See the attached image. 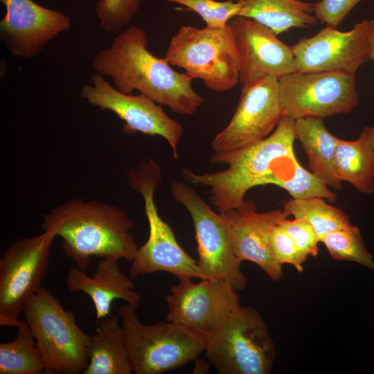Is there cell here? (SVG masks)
Wrapping results in <instances>:
<instances>
[{
    "instance_id": "1",
    "label": "cell",
    "mask_w": 374,
    "mask_h": 374,
    "mask_svg": "<svg viewBox=\"0 0 374 374\" xmlns=\"http://www.w3.org/2000/svg\"><path fill=\"white\" fill-rule=\"evenodd\" d=\"M148 46L145 30L138 26H130L93 55L92 68L109 78L122 93L136 90L176 114H194L205 99L193 89V79L186 73L175 71L164 57H156Z\"/></svg>"
},
{
    "instance_id": "2",
    "label": "cell",
    "mask_w": 374,
    "mask_h": 374,
    "mask_svg": "<svg viewBox=\"0 0 374 374\" xmlns=\"http://www.w3.org/2000/svg\"><path fill=\"white\" fill-rule=\"evenodd\" d=\"M133 221L117 206L98 200L73 198L44 215L42 230L53 228L62 238L65 256L84 270L90 258L131 262L139 246L130 231Z\"/></svg>"
},
{
    "instance_id": "3",
    "label": "cell",
    "mask_w": 374,
    "mask_h": 374,
    "mask_svg": "<svg viewBox=\"0 0 374 374\" xmlns=\"http://www.w3.org/2000/svg\"><path fill=\"white\" fill-rule=\"evenodd\" d=\"M295 140L294 120L284 116L264 139L233 151L213 152L210 161L226 164L224 170L199 175L184 168L182 177L188 183L208 187L210 200L220 213L240 208L245 204L246 193L276 172L275 165L297 159Z\"/></svg>"
},
{
    "instance_id": "4",
    "label": "cell",
    "mask_w": 374,
    "mask_h": 374,
    "mask_svg": "<svg viewBox=\"0 0 374 374\" xmlns=\"http://www.w3.org/2000/svg\"><path fill=\"white\" fill-rule=\"evenodd\" d=\"M126 348L133 373L161 374L195 360L205 350L206 336L172 321L145 325L136 308L119 310Z\"/></svg>"
},
{
    "instance_id": "5",
    "label": "cell",
    "mask_w": 374,
    "mask_h": 374,
    "mask_svg": "<svg viewBox=\"0 0 374 374\" xmlns=\"http://www.w3.org/2000/svg\"><path fill=\"white\" fill-rule=\"evenodd\" d=\"M126 173L130 187L143 197L149 224L148 238L131 262L130 277L135 280L163 271L177 278H204L197 261L179 245L171 227L158 213L154 196L162 179L159 165L152 159L144 160Z\"/></svg>"
},
{
    "instance_id": "6",
    "label": "cell",
    "mask_w": 374,
    "mask_h": 374,
    "mask_svg": "<svg viewBox=\"0 0 374 374\" xmlns=\"http://www.w3.org/2000/svg\"><path fill=\"white\" fill-rule=\"evenodd\" d=\"M25 321L45 363V373H83L89 364L91 336L77 324L47 289L41 287L25 303Z\"/></svg>"
},
{
    "instance_id": "7",
    "label": "cell",
    "mask_w": 374,
    "mask_h": 374,
    "mask_svg": "<svg viewBox=\"0 0 374 374\" xmlns=\"http://www.w3.org/2000/svg\"><path fill=\"white\" fill-rule=\"evenodd\" d=\"M204 351L220 374H269L276 357L262 317L241 305L206 335Z\"/></svg>"
},
{
    "instance_id": "8",
    "label": "cell",
    "mask_w": 374,
    "mask_h": 374,
    "mask_svg": "<svg viewBox=\"0 0 374 374\" xmlns=\"http://www.w3.org/2000/svg\"><path fill=\"white\" fill-rule=\"evenodd\" d=\"M163 57L215 92L228 91L240 81L239 54L229 23L220 28L181 26Z\"/></svg>"
},
{
    "instance_id": "9",
    "label": "cell",
    "mask_w": 374,
    "mask_h": 374,
    "mask_svg": "<svg viewBox=\"0 0 374 374\" xmlns=\"http://www.w3.org/2000/svg\"><path fill=\"white\" fill-rule=\"evenodd\" d=\"M37 236L15 240L0 259V325L18 328L26 301L41 287L47 271L53 228Z\"/></svg>"
},
{
    "instance_id": "10",
    "label": "cell",
    "mask_w": 374,
    "mask_h": 374,
    "mask_svg": "<svg viewBox=\"0 0 374 374\" xmlns=\"http://www.w3.org/2000/svg\"><path fill=\"white\" fill-rule=\"evenodd\" d=\"M170 193L193 220L199 256L197 261L204 278L227 281L237 291L245 288L247 278L233 251L228 226L222 215L213 211L186 181H174Z\"/></svg>"
},
{
    "instance_id": "11",
    "label": "cell",
    "mask_w": 374,
    "mask_h": 374,
    "mask_svg": "<svg viewBox=\"0 0 374 374\" xmlns=\"http://www.w3.org/2000/svg\"><path fill=\"white\" fill-rule=\"evenodd\" d=\"M283 116L325 118L352 111L358 104L354 74L295 71L278 79Z\"/></svg>"
},
{
    "instance_id": "12",
    "label": "cell",
    "mask_w": 374,
    "mask_h": 374,
    "mask_svg": "<svg viewBox=\"0 0 374 374\" xmlns=\"http://www.w3.org/2000/svg\"><path fill=\"white\" fill-rule=\"evenodd\" d=\"M80 97L100 110L117 115L125 123L124 133L141 132L163 138L170 146L174 159H178L183 127L150 98L141 93H122L97 73L91 76L90 83L82 86Z\"/></svg>"
},
{
    "instance_id": "13",
    "label": "cell",
    "mask_w": 374,
    "mask_h": 374,
    "mask_svg": "<svg viewBox=\"0 0 374 374\" xmlns=\"http://www.w3.org/2000/svg\"><path fill=\"white\" fill-rule=\"evenodd\" d=\"M283 117L278 79L264 77L242 87L236 109L211 141V148L226 152L255 143L271 134Z\"/></svg>"
},
{
    "instance_id": "14",
    "label": "cell",
    "mask_w": 374,
    "mask_h": 374,
    "mask_svg": "<svg viewBox=\"0 0 374 374\" xmlns=\"http://www.w3.org/2000/svg\"><path fill=\"white\" fill-rule=\"evenodd\" d=\"M178 280L165 299L167 321L206 336L240 305L238 291L227 281L203 278L194 283L188 277Z\"/></svg>"
},
{
    "instance_id": "15",
    "label": "cell",
    "mask_w": 374,
    "mask_h": 374,
    "mask_svg": "<svg viewBox=\"0 0 374 374\" xmlns=\"http://www.w3.org/2000/svg\"><path fill=\"white\" fill-rule=\"evenodd\" d=\"M296 71H340L354 74L370 60L369 22L364 19L349 30L326 26L292 46Z\"/></svg>"
},
{
    "instance_id": "16",
    "label": "cell",
    "mask_w": 374,
    "mask_h": 374,
    "mask_svg": "<svg viewBox=\"0 0 374 374\" xmlns=\"http://www.w3.org/2000/svg\"><path fill=\"white\" fill-rule=\"evenodd\" d=\"M0 1L6 8L0 21V38L16 57H36L51 40L71 29L69 17L33 0Z\"/></svg>"
},
{
    "instance_id": "17",
    "label": "cell",
    "mask_w": 374,
    "mask_h": 374,
    "mask_svg": "<svg viewBox=\"0 0 374 374\" xmlns=\"http://www.w3.org/2000/svg\"><path fill=\"white\" fill-rule=\"evenodd\" d=\"M240 58V81L247 86L266 76L278 79L296 71L292 46L271 29L249 18L237 15L230 21Z\"/></svg>"
},
{
    "instance_id": "18",
    "label": "cell",
    "mask_w": 374,
    "mask_h": 374,
    "mask_svg": "<svg viewBox=\"0 0 374 374\" xmlns=\"http://www.w3.org/2000/svg\"><path fill=\"white\" fill-rule=\"evenodd\" d=\"M229 229L233 251L240 262L257 265L274 282L283 278L282 265L274 260L270 248L273 227L288 217L283 209L258 213L251 201L240 208L220 213Z\"/></svg>"
},
{
    "instance_id": "19",
    "label": "cell",
    "mask_w": 374,
    "mask_h": 374,
    "mask_svg": "<svg viewBox=\"0 0 374 374\" xmlns=\"http://www.w3.org/2000/svg\"><path fill=\"white\" fill-rule=\"evenodd\" d=\"M66 283L70 292H83L91 298L96 323L109 315L114 300L125 301L136 308L141 302L140 294L134 290L133 279L122 271L118 260L102 258L92 276L77 267H72L67 272Z\"/></svg>"
},
{
    "instance_id": "20",
    "label": "cell",
    "mask_w": 374,
    "mask_h": 374,
    "mask_svg": "<svg viewBox=\"0 0 374 374\" xmlns=\"http://www.w3.org/2000/svg\"><path fill=\"white\" fill-rule=\"evenodd\" d=\"M96 323L88 346L89 364L82 374L132 373L118 317L109 315Z\"/></svg>"
},
{
    "instance_id": "21",
    "label": "cell",
    "mask_w": 374,
    "mask_h": 374,
    "mask_svg": "<svg viewBox=\"0 0 374 374\" xmlns=\"http://www.w3.org/2000/svg\"><path fill=\"white\" fill-rule=\"evenodd\" d=\"M296 139L305 152L309 168L328 186L341 190V181L335 169V156L339 138L325 127L322 118L305 117L294 120Z\"/></svg>"
},
{
    "instance_id": "22",
    "label": "cell",
    "mask_w": 374,
    "mask_h": 374,
    "mask_svg": "<svg viewBox=\"0 0 374 374\" xmlns=\"http://www.w3.org/2000/svg\"><path fill=\"white\" fill-rule=\"evenodd\" d=\"M337 178L362 193H374V124L354 141L339 139L335 156Z\"/></svg>"
},
{
    "instance_id": "23",
    "label": "cell",
    "mask_w": 374,
    "mask_h": 374,
    "mask_svg": "<svg viewBox=\"0 0 374 374\" xmlns=\"http://www.w3.org/2000/svg\"><path fill=\"white\" fill-rule=\"evenodd\" d=\"M241 5L239 16L253 19L276 35L317 22L313 3L300 0H233Z\"/></svg>"
},
{
    "instance_id": "24",
    "label": "cell",
    "mask_w": 374,
    "mask_h": 374,
    "mask_svg": "<svg viewBox=\"0 0 374 374\" xmlns=\"http://www.w3.org/2000/svg\"><path fill=\"white\" fill-rule=\"evenodd\" d=\"M17 328L12 341L0 344V374L44 373L43 357L26 321Z\"/></svg>"
},
{
    "instance_id": "25",
    "label": "cell",
    "mask_w": 374,
    "mask_h": 374,
    "mask_svg": "<svg viewBox=\"0 0 374 374\" xmlns=\"http://www.w3.org/2000/svg\"><path fill=\"white\" fill-rule=\"evenodd\" d=\"M321 197L292 198L286 201L283 210L294 218L301 219L310 224L319 240L326 234L344 229L352 224L341 209L328 204Z\"/></svg>"
},
{
    "instance_id": "26",
    "label": "cell",
    "mask_w": 374,
    "mask_h": 374,
    "mask_svg": "<svg viewBox=\"0 0 374 374\" xmlns=\"http://www.w3.org/2000/svg\"><path fill=\"white\" fill-rule=\"evenodd\" d=\"M330 257L339 261H351L374 269L371 253L366 247L360 230L350 226L324 235L320 240Z\"/></svg>"
},
{
    "instance_id": "27",
    "label": "cell",
    "mask_w": 374,
    "mask_h": 374,
    "mask_svg": "<svg viewBox=\"0 0 374 374\" xmlns=\"http://www.w3.org/2000/svg\"><path fill=\"white\" fill-rule=\"evenodd\" d=\"M274 184L283 188L294 199L321 197L330 202L337 200L333 193L321 180L312 172L303 168L296 159L292 168V175L288 179L279 177L274 172L263 179L261 186Z\"/></svg>"
},
{
    "instance_id": "28",
    "label": "cell",
    "mask_w": 374,
    "mask_h": 374,
    "mask_svg": "<svg viewBox=\"0 0 374 374\" xmlns=\"http://www.w3.org/2000/svg\"><path fill=\"white\" fill-rule=\"evenodd\" d=\"M170 3L185 6L200 16L206 23V26L211 28L225 27L229 21L238 15L240 3L228 0H166Z\"/></svg>"
},
{
    "instance_id": "29",
    "label": "cell",
    "mask_w": 374,
    "mask_h": 374,
    "mask_svg": "<svg viewBox=\"0 0 374 374\" xmlns=\"http://www.w3.org/2000/svg\"><path fill=\"white\" fill-rule=\"evenodd\" d=\"M141 0H98L95 11L105 31L118 34L129 24L140 7Z\"/></svg>"
},
{
    "instance_id": "30",
    "label": "cell",
    "mask_w": 374,
    "mask_h": 374,
    "mask_svg": "<svg viewBox=\"0 0 374 374\" xmlns=\"http://www.w3.org/2000/svg\"><path fill=\"white\" fill-rule=\"evenodd\" d=\"M270 248L278 264L282 266L283 264H289L299 272L303 271V264L307 258L299 251L292 239L278 223L271 230Z\"/></svg>"
},
{
    "instance_id": "31",
    "label": "cell",
    "mask_w": 374,
    "mask_h": 374,
    "mask_svg": "<svg viewBox=\"0 0 374 374\" xmlns=\"http://www.w3.org/2000/svg\"><path fill=\"white\" fill-rule=\"evenodd\" d=\"M278 224L285 230L305 257L308 258L318 255L320 240L310 224L301 219L289 220L286 217L280 220Z\"/></svg>"
},
{
    "instance_id": "32",
    "label": "cell",
    "mask_w": 374,
    "mask_h": 374,
    "mask_svg": "<svg viewBox=\"0 0 374 374\" xmlns=\"http://www.w3.org/2000/svg\"><path fill=\"white\" fill-rule=\"evenodd\" d=\"M361 0H319L313 3L314 15L321 23L337 27Z\"/></svg>"
},
{
    "instance_id": "33",
    "label": "cell",
    "mask_w": 374,
    "mask_h": 374,
    "mask_svg": "<svg viewBox=\"0 0 374 374\" xmlns=\"http://www.w3.org/2000/svg\"><path fill=\"white\" fill-rule=\"evenodd\" d=\"M369 22L370 60H374V19Z\"/></svg>"
}]
</instances>
